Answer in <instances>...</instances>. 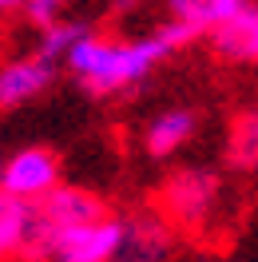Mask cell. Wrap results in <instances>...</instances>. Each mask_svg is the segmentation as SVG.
<instances>
[{"label":"cell","instance_id":"cell-1","mask_svg":"<svg viewBox=\"0 0 258 262\" xmlns=\"http://www.w3.org/2000/svg\"><path fill=\"white\" fill-rule=\"evenodd\" d=\"M191 40L199 36L175 20H167L155 36H103L99 28H92L68 48L64 68L88 96L112 99L115 92H131L147 76H155V68Z\"/></svg>","mask_w":258,"mask_h":262},{"label":"cell","instance_id":"cell-2","mask_svg":"<svg viewBox=\"0 0 258 262\" xmlns=\"http://www.w3.org/2000/svg\"><path fill=\"white\" fill-rule=\"evenodd\" d=\"M226 207V183L214 167H179L163 179L159 195H155V211L171 223L179 238L183 234H210L223 223Z\"/></svg>","mask_w":258,"mask_h":262},{"label":"cell","instance_id":"cell-3","mask_svg":"<svg viewBox=\"0 0 258 262\" xmlns=\"http://www.w3.org/2000/svg\"><path fill=\"white\" fill-rule=\"evenodd\" d=\"M119 243V214H103L92 223L72 227H44L28 219L24 258L20 262H107Z\"/></svg>","mask_w":258,"mask_h":262},{"label":"cell","instance_id":"cell-4","mask_svg":"<svg viewBox=\"0 0 258 262\" xmlns=\"http://www.w3.org/2000/svg\"><path fill=\"white\" fill-rule=\"evenodd\" d=\"M179 234L155 207H135L119 214V243L107 262H175Z\"/></svg>","mask_w":258,"mask_h":262},{"label":"cell","instance_id":"cell-5","mask_svg":"<svg viewBox=\"0 0 258 262\" xmlns=\"http://www.w3.org/2000/svg\"><path fill=\"white\" fill-rule=\"evenodd\" d=\"M60 183H64V163L52 147L28 143V147L4 155V179H0L4 195L20 199V203H40Z\"/></svg>","mask_w":258,"mask_h":262},{"label":"cell","instance_id":"cell-6","mask_svg":"<svg viewBox=\"0 0 258 262\" xmlns=\"http://www.w3.org/2000/svg\"><path fill=\"white\" fill-rule=\"evenodd\" d=\"M56 68L60 64L44 60L40 52L8 60L0 68V112H12V107H24V103L40 99L56 83Z\"/></svg>","mask_w":258,"mask_h":262},{"label":"cell","instance_id":"cell-7","mask_svg":"<svg viewBox=\"0 0 258 262\" xmlns=\"http://www.w3.org/2000/svg\"><path fill=\"white\" fill-rule=\"evenodd\" d=\"M199 135V112L195 107H163L147 119L143 127V151L147 159H171Z\"/></svg>","mask_w":258,"mask_h":262},{"label":"cell","instance_id":"cell-8","mask_svg":"<svg viewBox=\"0 0 258 262\" xmlns=\"http://www.w3.org/2000/svg\"><path fill=\"white\" fill-rule=\"evenodd\" d=\"M254 0H163L167 16L175 20V24H183V28H191L195 36L219 32L223 24H230Z\"/></svg>","mask_w":258,"mask_h":262},{"label":"cell","instance_id":"cell-9","mask_svg":"<svg viewBox=\"0 0 258 262\" xmlns=\"http://www.w3.org/2000/svg\"><path fill=\"white\" fill-rule=\"evenodd\" d=\"M207 40H210V48H214V56H223L226 64L258 68V0L250 8H242L230 24H223L219 32H210Z\"/></svg>","mask_w":258,"mask_h":262},{"label":"cell","instance_id":"cell-10","mask_svg":"<svg viewBox=\"0 0 258 262\" xmlns=\"http://www.w3.org/2000/svg\"><path fill=\"white\" fill-rule=\"evenodd\" d=\"M28 219H32V203H20V199L0 191V262H20L24 258Z\"/></svg>","mask_w":258,"mask_h":262},{"label":"cell","instance_id":"cell-11","mask_svg":"<svg viewBox=\"0 0 258 262\" xmlns=\"http://www.w3.org/2000/svg\"><path fill=\"white\" fill-rule=\"evenodd\" d=\"M226 159H230L234 171L258 175V107H246V112L234 115L230 143H226Z\"/></svg>","mask_w":258,"mask_h":262},{"label":"cell","instance_id":"cell-12","mask_svg":"<svg viewBox=\"0 0 258 262\" xmlns=\"http://www.w3.org/2000/svg\"><path fill=\"white\" fill-rule=\"evenodd\" d=\"M96 28L92 20H56V24H48V28H40V44H36V52L44 56V60H52V64H64L68 48L80 40V36H88Z\"/></svg>","mask_w":258,"mask_h":262},{"label":"cell","instance_id":"cell-13","mask_svg":"<svg viewBox=\"0 0 258 262\" xmlns=\"http://www.w3.org/2000/svg\"><path fill=\"white\" fill-rule=\"evenodd\" d=\"M68 4H76V0H28V4H24V16H28V24L40 32V28L56 24V20H64Z\"/></svg>","mask_w":258,"mask_h":262},{"label":"cell","instance_id":"cell-14","mask_svg":"<svg viewBox=\"0 0 258 262\" xmlns=\"http://www.w3.org/2000/svg\"><path fill=\"white\" fill-rule=\"evenodd\" d=\"M24 4H28V0H0V16H8V12H24Z\"/></svg>","mask_w":258,"mask_h":262},{"label":"cell","instance_id":"cell-15","mask_svg":"<svg viewBox=\"0 0 258 262\" xmlns=\"http://www.w3.org/2000/svg\"><path fill=\"white\" fill-rule=\"evenodd\" d=\"M0 179H4V155H0Z\"/></svg>","mask_w":258,"mask_h":262},{"label":"cell","instance_id":"cell-16","mask_svg":"<svg viewBox=\"0 0 258 262\" xmlns=\"http://www.w3.org/2000/svg\"><path fill=\"white\" fill-rule=\"evenodd\" d=\"M223 262H230V258H223Z\"/></svg>","mask_w":258,"mask_h":262}]
</instances>
